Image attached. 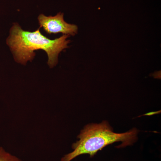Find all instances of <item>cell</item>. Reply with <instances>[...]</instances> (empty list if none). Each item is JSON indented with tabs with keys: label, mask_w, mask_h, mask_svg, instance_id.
I'll return each mask as SVG.
<instances>
[{
	"label": "cell",
	"mask_w": 161,
	"mask_h": 161,
	"mask_svg": "<svg viewBox=\"0 0 161 161\" xmlns=\"http://www.w3.org/2000/svg\"><path fill=\"white\" fill-rule=\"evenodd\" d=\"M0 161H22L15 156L10 154L0 147Z\"/></svg>",
	"instance_id": "obj_4"
},
{
	"label": "cell",
	"mask_w": 161,
	"mask_h": 161,
	"mask_svg": "<svg viewBox=\"0 0 161 161\" xmlns=\"http://www.w3.org/2000/svg\"><path fill=\"white\" fill-rule=\"evenodd\" d=\"M138 130L134 128L124 133H115L107 121L100 124H89L80 131L78 136L79 140L72 145L73 151L64 156L61 161H71L85 154H89L92 158L98 151L116 142H121L119 148L131 146L138 139Z\"/></svg>",
	"instance_id": "obj_2"
},
{
	"label": "cell",
	"mask_w": 161,
	"mask_h": 161,
	"mask_svg": "<svg viewBox=\"0 0 161 161\" xmlns=\"http://www.w3.org/2000/svg\"><path fill=\"white\" fill-rule=\"evenodd\" d=\"M38 19L40 27H43L49 34L61 33L64 35L74 36L78 33V26L66 23L64 19L63 13H59L55 16H46L40 14Z\"/></svg>",
	"instance_id": "obj_3"
},
{
	"label": "cell",
	"mask_w": 161,
	"mask_h": 161,
	"mask_svg": "<svg viewBox=\"0 0 161 161\" xmlns=\"http://www.w3.org/2000/svg\"><path fill=\"white\" fill-rule=\"evenodd\" d=\"M40 28L34 32L25 31L15 23L10 30L7 43L18 63L26 64L33 59L35 50L42 49L48 56L47 64L53 68L58 63L60 52L69 47L70 40L68 38L69 36L64 35L58 39L50 40L41 34Z\"/></svg>",
	"instance_id": "obj_1"
}]
</instances>
